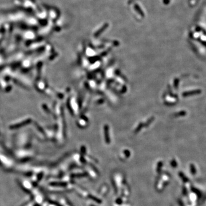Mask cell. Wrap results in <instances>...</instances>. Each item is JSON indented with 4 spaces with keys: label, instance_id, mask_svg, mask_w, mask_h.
I'll list each match as a JSON object with an SVG mask.
<instances>
[{
    "label": "cell",
    "instance_id": "cell-1",
    "mask_svg": "<svg viewBox=\"0 0 206 206\" xmlns=\"http://www.w3.org/2000/svg\"><path fill=\"white\" fill-rule=\"evenodd\" d=\"M202 93V91L200 90V89H196V90L191 91H190V92H186V93H184V94H183V95H184V96H190V95H198V94H200V93Z\"/></svg>",
    "mask_w": 206,
    "mask_h": 206
}]
</instances>
